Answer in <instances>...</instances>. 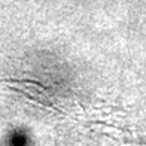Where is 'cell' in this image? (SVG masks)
<instances>
[{
    "label": "cell",
    "mask_w": 146,
    "mask_h": 146,
    "mask_svg": "<svg viewBox=\"0 0 146 146\" xmlns=\"http://www.w3.org/2000/svg\"><path fill=\"white\" fill-rule=\"evenodd\" d=\"M24 140L21 139V133H14V134L9 136V142L6 146H23Z\"/></svg>",
    "instance_id": "cell-1"
}]
</instances>
